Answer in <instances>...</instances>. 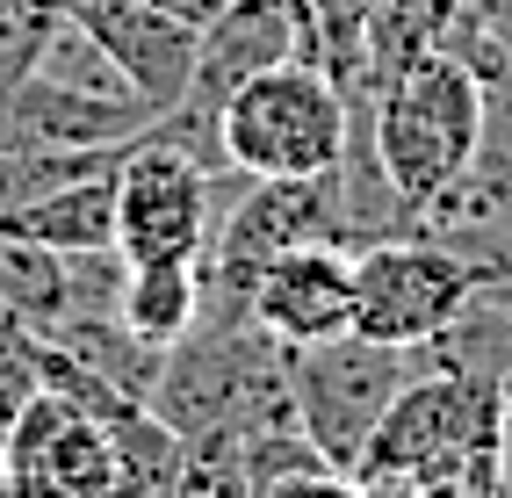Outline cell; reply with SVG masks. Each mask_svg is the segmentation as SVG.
<instances>
[{
  "label": "cell",
  "instance_id": "obj_20",
  "mask_svg": "<svg viewBox=\"0 0 512 498\" xmlns=\"http://www.w3.org/2000/svg\"><path fill=\"white\" fill-rule=\"evenodd\" d=\"M0 498H29V491L15 484V470H8V462H0Z\"/></svg>",
  "mask_w": 512,
  "mask_h": 498
},
{
  "label": "cell",
  "instance_id": "obj_13",
  "mask_svg": "<svg viewBox=\"0 0 512 498\" xmlns=\"http://www.w3.org/2000/svg\"><path fill=\"white\" fill-rule=\"evenodd\" d=\"M116 318H123L130 340H145V347L166 354L202 318V268L195 260H123Z\"/></svg>",
  "mask_w": 512,
  "mask_h": 498
},
{
  "label": "cell",
  "instance_id": "obj_17",
  "mask_svg": "<svg viewBox=\"0 0 512 498\" xmlns=\"http://www.w3.org/2000/svg\"><path fill=\"white\" fill-rule=\"evenodd\" d=\"M166 498H260V491H253L246 455H238L231 434H202V441H188V462Z\"/></svg>",
  "mask_w": 512,
  "mask_h": 498
},
{
  "label": "cell",
  "instance_id": "obj_11",
  "mask_svg": "<svg viewBox=\"0 0 512 498\" xmlns=\"http://www.w3.org/2000/svg\"><path fill=\"white\" fill-rule=\"evenodd\" d=\"M246 311L275 347H318V340L354 332V253L339 239L282 253L275 268L253 282Z\"/></svg>",
  "mask_w": 512,
  "mask_h": 498
},
{
  "label": "cell",
  "instance_id": "obj_12",
  "mask_svg": "<svg viewBox=\"0 0 512 498\" xmlns=\"http://www.w3.org/2000/svg\"><path fill=\"white\" fill-rule=\"evenodd\" d=\"M0 231L44 239L58 253H116V166H109V174L58 181L44 195H29V203L0 210Z\"/></svg>",
  "mask_w": 512,
  "mask_h": 498
},
{
  "label": "cell",
  "instance_id": "obj_6",
  "mask_svg": "<svg viewBox=\"0 0 512 498\" xmlns=\"http://www.w3.org/2000/svg\"><path fill=\"white\" fill-rule=\"evenodd\" d=\"M217 174L166 123L130 138L116 159V253L123 260H202L217 224Z\"/></svg>",
  "mask_w": 512,
  "mask_h": 498
},
{
  "label": "cell",
  "instance_id": "obj_19",
  "mask_svg": "<svg viewBox=\"0 0 512 498\" xmlns=\"http://www.w3.org/2000/svg\"><path fill=\"white\" fill-rule=\"evenodd\" d=\"M166 8H181V15H188V22H210V15H217V8H231V0H166Z\"/></svg>",
  "mask_w": 512,
  "mask_h": 498
},
{
  "label": "cell",
  "instance_id": "obj_2",
  "mask_svg": "<svg viewBox=\"0 0 512 498\" xmlns=\"http://www.w3.org/2000/svg\"><path fill=\"white\" fill-rule=\"evenodd\" d=\"M354 138V109L339 80L311 58H282L253 73L246 87L217 109V145L224 166L253 181H311V174H339Z\"/></svg>",
  "mask_w": 512,
  "mask_h": 498
},
{
  "label": "cell",
  "instance_id": "obj_18",
  "mask_svg": "<svg viewBox=\"0 0 512 498\" xmlns=\"http://www.w3.org/2000/svg\"><path fill=\"white\" fill-rule=\"evenodd\" d=\"M267 498H368V491H361V477H354V470H311V477L275 484Z\"/></svg>",
  "mask_w": 512,
  "mask_h": 498
},
{
  "label": "cell",
  "instance_id": "obj_15",
  "mask_svg": "<svg viewBox=\"0 0 512 498\" xmlns=\"http://www.w3.org/2000/svg\"><path fill=\"white\" fill-rule=\"evenodd\" d=\"M361 29H368V0H311V58L339 80L347 109L361 87Z\"/></svg>",
  "mask_w": 512,
  "mask_h": 498
},
{
  "label": "cell",
  "instance_id": "obj_14",
  "mask_svg": "<svg viewBox=\"0 0 512 498\" xmlns=\"http://www.w3.org/2000/svg\"><path fill=\"white\" fill-rule=\"evenodd\" d=\"M462 0H368V29H361V87H354V109L375 102V87L390 73H404L412 58L440 51Z\"/></svg>",
  "mask_w": 512,
  "mask_h": 498
},
{
  "label": "cell",
  "instance_id": "obj_9",
  "mask_svg": "<svg viewBox=\"0 0 512 498\" xmlns=\"http://www.w3.org/2000/svg\"><path fill=\"white\" fill-rule=\"evenodd\" d=\"M65 22L87 29L101 58L145 94L159 116L181 109L188 73H195V22L166 0H65Z\"/></svg>",
  "mask_w": 512,
  "mask_h": 498
},
{
  "label": "cell",
  "instance_id": "obj_8",
  "mask_svg": "<svg viewBox=\"0 0 512 498\" xmlns=\"http://www.w3.org/2000/svg\"><path fill=\"white\" fill-rule=\"evenodd\" d=\"M0 462L29 498H116V448L109 426L87 419L73 397L37 390L29 412L0 434Z\"/></svg>",
  "mask_w": 512,
  "mask_h": 498
},
{
  "label": "cell",
  "instance_id": "obj_3",
  "mask_svg": "<svg viewBox=\"0 0 512 498\" xmlns=\"http://www.w3.org/2000/svg\"><path fill=\"white\" fill-rule=\"evenodd\" d=\"M498 470V383L419 369L390 397L354 477H491Z\"/></svg>",
  "mask_w": 512,
  "mask_h": 498
},
{
  "label": "cell",
  "instance_id": "obj_5",
  "mask_svg": "<svg viewBox=\"0 0 512 498\" xmlns=\"http://www.w3.org/2000/svg\"><path fill=\"white\" fill-rule=\"evenodd\" d=\"M282 361H289L296 419L332 470H361V448L383 426L390 397L426 369L419 347H390V340H368V332H339V340H318V347H282Z\"/></svg>",
  "mask_w": 512,
  "mask_h": 498
},
{
  "label": "cell",
  "instance_id": "obj_4",
  "mask_svg": "<svg viewBox=\"0 0 512 498\" xmlns=\"http://www.w3.org/2000/svg\"><path fill=\"white\" fill-rule=\"evenodd\" d=\"M339 239L347 246V203H339V174H311V181H246L238 203L210 224L202 246V311H246L253 282L275 268L282 253Z\"/></svg>",
  "mask_w": 512,
  "mask_h": 498
},
{
  "label": "cell",
  "instance_id": "obj_10",
  "mask_svg": "<svg viewBox=\"0 0 512 498\" xmlns=\"http://www.w3.org/2000/svg\"><path fill=\"white\" fill-rule=\"evenodd\" d=\"M282 58H311L296 15L282 0H231V8H217L210 22H195V73H188V94H181L174 116L217 123V109L231 94L253 73H267V65H282Z\"/></svg>",
  "mask_w": 512,
  "mask_h": 498
},
{
  "label": "cell",
  "instance_id": "obj_16",
  "mask_svg": "<svg viewBox=\"0 0 512 498\" xmlns=\"http://www.w3.org/2000/svg\"><path fill=\"white\" fill-rule=\"evenodd\" d=\"M58 22H65V0H0V102L29 80V65L44 58Z\"/></svg>",
  "mask_w": 512,
  "mask_h": 498
},
{
  "label": "cell",
  "instance_id": "obj_7",
  "mask_svg": "<svg viewBox=\"0 0 512 498\" xmlns=\"http://www.w3.org/2000/svg\"><path fill=\"white\" fill-rule=\"evenodd\" d=\"M484 275L491 268H476L469 253L426 239V231L368 239L354 246V332L390 340V347H426Z\"/></svg>",
  "mask_w": 512,
  "mask_h": 498
},
{
  "label": "cell",
  "instance_id": "obj_1",
  "mask_svg": "<svg viewBox=\"0 0 512 498\" xmlns=\"http://www.w3.org/2000/svg\"><path fill=\"white\" fill-rule=\"evenodd\" d=\"M361 123H368V152L404 210V231H412V217L433 195H448L484 145V87L455 51H426L375 87Z\"/></svg>",
  "mask_w": 512,
  "mask_h": 498
}]
</instances>
